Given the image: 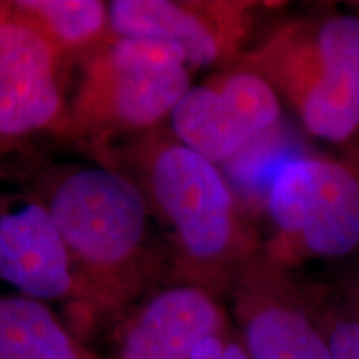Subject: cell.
Instances as JSON below:
<instances>
[{"label":"cell","mask_w":359,"mask_h":359,"mask_svg":"<svg viewBox=\"0 0 359 359\" xmlns=\"http://www.w3.org/2000/svg\"><path fill=\"white\" fill-rule=\"evenodd\" d=\"M107 165L137 183L150 215L167 226L165 281L228 298L238 268L263 241L218 165L160 128L133 137L107 155Z\"/></svg>","instance_id":"7a4b0ae2"},{"label":"cell","mask_w":359,"mask_h":359,"mask_svg":"<svg viewBox=\"0 0 359 359\" xmlns=\"http://www.w3.org/2000/svg\"><path fill=\"white\" fill-rule=\"evenodd\" d=\"M4 4H6V2H0V11H2V7H4Z\"/></svg>","instance_id":"e0dca14e"},{"label":"cell","mask_w":359,"mask_h":359,"mask_svg":"<svg viewBox=\"0 0 359 359\" xmlns=\"http://www.w3.org/2000/svg\"><path fill=\"white\" fill-rule=\"evenodd\" d=\"M314 313L326 336L331 359H359V323L338 308L330 294L308 288Z\"/></svg>","instance_id":"5bb4252c"},{"label":"cell","mask_w":359,"mask_h":359,"mask_svg":"<svg viewBox=\"0 0 359 359\" xmlns=\"http://www.w3.org/2000/svg\"><path fill=\"white\" fill-rule=\"evenodd\" d=\"M330 298L343 313L359 323V262L353 263L338 276Z\"/></svg>","instance_id":"2e32d148"},{"label":"cell","mask_w":359,"mask_h":359,"mask_svg":"<svg viewBox=\"0 0 359 359\" xmlns=\"http://www.w3.org/2000/svg\"><path fill=\"white\" fill-rule=\"evenodd\" d=\"M280 118L275 90L253 72L230 65L191 85L170 115V125L183 145L215 165H226Z\"/></svg>","instance_id":"ba28073f"},{"label":"cell","mask_w":359,"mask_h":359,"mask_svg":"<svg viewBox=\"0 0 359 359\" xmlns=\"http://www.w3.org/2000/svg\"><path fill=\"white\" fill-rule=\"evenodd\" d=\"M12 8L67 57L87 58L114 37L100 0H15Z\"/></svg>","instance_id":"4fadbf2b"},{"label":"cell","mask_w":359,"mask_h":359,"mask_svg":"<svg viewBox=\"0 0 359 359\" xmlns=\"http://www.w3.org/2000/svg\"><path fill=\"white\" fill-rule=\"evenodd\" d=\"M262 77L314 138L343 147L359 135V11L278 24L233 64Z\"/></svg>","instance_id":"3957f363"},{"label":"cell","mask_w":359,"mask_h":359,"mask_svg":"<svg viewBox=\"0 0 359 359\" xmlns=\"http://www.w3.org/2000/svg\"><path fill=\"white\" fill-rule=\"evenodd\" d=\"M222 299L188 285H168L123 323L115 359H190L210 334L231 327Z\"/></svg>","instance_id":"30bf717a"},{"label":"cell","mask_w":359,"mask_h":359,"mask_svg":"<svg viewBox=\"0 0 359 359\" xmlns=\"http://www.w3.org/2000/svg\"><path fill=\"white\" fill-rule=\"evenodd\" d=\"M65 58L6 2L0 11V145L35 132L62 133L67 105L58 70Z\"/></svg>","instance_id":"9c48e42d"},{"label":"cell","mask_w":359,"mask_h":359,"mask_svg":"<svg viewBox=\"0 0 359 359\" xmlns=\"http://www.w3.org/2000/svg\"><path fill=\"white\" fill-rule=\"evenodd\" d=\"M0 280L37 302H74L70 255L42 201L0 215Z\"/></svg>","instance_id":"8fae6325"},{"label":"cell","mask_w":359,"mask_h":359,"mask_svg":"<svg viewBox=\"0 0 359 359\" xmlns=\"http://www.w3.org/2000/svg\"><path fill=\"white\" fill-rule=\"evenodd\" d=\"M271 4L255 0H114V37L156 39L178 45L190 70L235 64Z\"/></svg>","instance_id":"8992f818"},{"label":"cell","mask_w":359,"mask_h":359,"mask_svg":"<svg viewBox=\"0 0 359 359\" xmlns=\"http://www.w3.org/2000/svg\"><path fill=\"white\" fill-rule=\"evenodd\" d=\"M45 191L42 203L74 266L77 293L69 309L77 338L167 280V248L151 238L145 196L123 172L109 165L69 168Z\"/></svg>","instance_id":"6da1fadb"},{"label":"cell","mask_w":359,"mask_h":359,"mask_svg":"<svg viewBox=\"0 0 359 359\" xmlns=\"http://www.w3.org/2000/svg\"><path fill=\"white\" fill-rule=\"evenodd\" d=\"M0 359H98L42 302L0 294Z\"/></svg>","instance_id":"7c38bea8"},{"label":"cell","mask_w":359,"mask_h":359,"mask_svg":"<svg viewBox=\"0 0 359 359\" xmlns=\"http://www.w3.org/2000/svg\"><path fill=\"white\" fill-rule=\"evenodd\" d=\"M273 233L263 253L294 269L311 259L359 258V142L338 154L296 155L269 182Z\"/></svg>","instance_id":"5b68a950"},{"label":"cell","mask_w":359,"mask_h":359,"mask_svg":"<svg viewBox=\"0 0 359 359\" xmlns=\"http://www.w3.org/2000/svg\"><path fill=\"white\" fill-rule=\"evenodd\" d=\"M228 298L251 359H331L308 288L263 248L238 268Z\"/></svg>","instance_id":"52a82bcc"},{"label":"cell","mask_w":359,"mask_h":359,"mask_svg":"<svg viewBox=\"0 0 359 359\" xmlns=\"http://www.w3.org/2000/svg\"><path fill=\"white\" fill-rule=\"evenodd\" d=\"M190 87L191 70L178 45L111 37L83 58L82 80L60 135L102 154L114 137L160 128Z\"/></svg>","instance_id":"277c9868"},{"label":"cell","mask_w":359,"mask_h":359,"mask_svg":"<svg viewBox=\"0 0 359 359\" xmlns=\"http://www.w3.org/2000/svg\"><path fill=\"white\" fill-rule=\"evenodd\" d=\"M190 359H251L236 327L210 334L193 349Z\"/></svg>","instance_id":"9a60e30c"}]
</instances>
